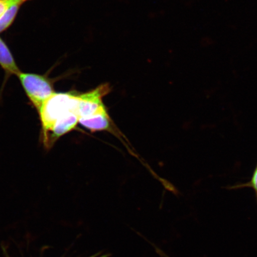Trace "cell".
I'll return each instance as SVG.
<instances>
[{
	"label": "cell",
	"instance_id": "6da1fadb",
	"mask_svg": "<svg viewBox=\"0 0 257 257\" xmlns=\"http://www.w3.org/2000/svg\"><path fill=\"white\" fill-rule=\"evenodd\" d=\"M79 94L75 92H55L38 110L42 140L45 148L52 147L61 137L79 124Z\"/></svg>",
	"mask_w": 257,
	"mask_h": 257
},
{
	"label": "cell",
	"instance_id": "277c9868",
	"mask_svg": "<svg viewBox=\"0 0 257 257\" xmlns=\"http://www.w3.org/2000/svg\"><path fill=\"white\" fill-rule=\"evenodd\" d=\"M79 123L92 132L105 131L112 134H119L114 130L107 111L100 112L87 118H80Z\"/></svg>",
	"mask_w": 257,
	"mask_h": 257
},
{
	"label": "cell",
	"instance_id": "52a82bcc",
	"mask_svg": "<svg viewBox=\"0 0 257 257\" xmlns=\"http://www.w3.org/2000/svg\"><path fill=\"white\" fill-rule=\"evenodd\" d=\"M31 0H0V17L5 14L7 10L16 3L25 4Z\"/></svg>",
	"mask_w": 257,
	"mask_h": 257
},
{
	"label": "cell",
	"instance_id": "9c48e42d",
	"mask_svg": "<svg viewBox=\"0 0 257 257\" xmlns=\"http://www.w3.org/2000/svg\"><path fill=\"white\" fill-rule=\"evenodd\" d=\"M99 255H100V254H99V253H97V254H95L94 255H92V256H89V257H97Z\"/></svg>",
	"mask_w": 257,
	"mask_h": 257
},
{
	"label": "cell",
	"instance_id": "7a4b0ae2",
	"mask_svg": "<svg viewBox=\"0 0 257 257\" xmlns=\"http://www.w3.org/2000/svg\"><path fill=\"white\" fill-rule=\"evenodd\" d=\"M17 76L29 100L37 111L56 92L52 80L47 76L21 72Z\"/></svg>",
	"mask_w": 257,
	"mask_h": 257
},
{
	"label": "cell",
	"instance_id": "5b68a950",
	"mask_svg": "<svg viewBox=\"0 0 257 257\" xmlns=\"http://www.w3.org/2000/svg\"><path fill=\"white\" fill-rule=\"evenodd\" d=\"M0 66L4 70L7 76H17L21 72L11 50L1 37H0Z\"/></svg>",
	"mask_w": 257,
	"mask_h": 257
},
{
	"label": "cell",
	"instance_id": "3957f363",
	"mask_svg": "<svg viewBox=\"0 0 257 257\" xmlns=\"http://www.w3.org/2000/svg\"><path fill=\"white\" fill-rule=\"evenodd\" d=\"M110 91V86L108 84H103L91 91L79 94V119L107 111L102 102V98L108 94Z\"/></svg>",
	"mask_w": 257,
	"mask_h": 257
},
{
	"label": "cell",
	"instance_id": "ba28073f",
	"mask_svg": "<svg viewBox=\"0 0 257 257\" xmlns=\"http://www.w3.org/2000/svg\"><path fill=\"white\" fill-rule=\"evenodd\" d=\"M249 185L254 189L257 194V166L255 172L253 173L251 181L249 183Z\"/></svg>",
	"mask_w": 257,
	"mask_h": 257
},
{
	"label": "cell",
	"instance_id": "8992f818",
	"mask_svg": "<svg viewBox=\"0 0 257 257\" xmlns=\"http://www.w3.org/2000/svg\"><path fill=\"white\" fill-rule=\"evenodd\" d=\"M23 3H16L9 8L0 17V34L8 30L14 24Z\"/></svg>",
	"mask_w": 257,
	"mask_h": 257
}]
</instances>
